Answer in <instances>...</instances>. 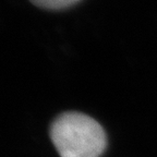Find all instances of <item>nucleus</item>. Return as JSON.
I'll return each instance as SVG.
<instances>
[{"label":"nucleus","mask_w":157,"mask_h":157,"mask_svg":"<svg viewBox=\"0 0 157 157\" xmlns=\"http://www.w3.org/2000/svg\"><path fill=\"white\" fill-rule=\"evenodd\" d=\"M50 139L60 157H99L107 147L103 127L76 111L61 113L55 119Z\"/></svg>","instance_id":"nucleus-1"},{"label":"nucleus","mask_w":157,"mask_h":157,"mask_svg":"<svg viewBox=\"0 0 157 157\" xmlns=\"http://www.w3.org/2000/svg\"><path fill=\"white\" fill-rule=\"evenodd\" d=\"M35 6L49 10H60L75 5L80 0H31Z\"/></svg>","instance_id":"nucleus-2"}]
</instances>
